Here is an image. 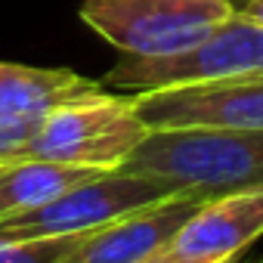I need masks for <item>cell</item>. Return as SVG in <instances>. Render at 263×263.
<instances>
[{
	"mask_svg": "<svg viewBox=\"0 0 263 263\" xmlns=\"http://www.w3.org/2000/svg\"><path fill=\"white\" fill-rule=\"evenodd\" d=\"M124 171L149 174L201 198L263 189V130L171 127L149 130Z\"/></svg>",
	"mask_w": 263,
	"mask_h": 263,
	"instance_id": "obj_1",
	"label": "cell"
},
{
	"mask_svg": "<svg viewBox=\"0 0 263 263\" xmlns=\"http://www.w3.org/2000/svg\"><path fill=\"white\" fill-rule=\"evenodd\" d=\"M146 137L149 127L137 115L134 96H115L102 87L47 111L19 155L118 171Z\"/></svg>",
	"mask_w": 263,
	"mask_h": 263,
	"instance_id": "obj_2",
	"label": "cell"
},
{
	"mask_svg": "<svg viewBox=\"0 0 263 263\" xmlns=\"http://www.w3.org/2000/svg\"><path fill=\"white\" fill-rule=\"evenodd\" d=\"M232 16L229 0H84L81 19L121 56H177Z\"/></svg>",
	"mask_w": 263,
	"mask_h": 263,
	"instance_id": "obj_3",
	"label": "cell"
},
{
	"mask_svg": "<svg viewBox=\"0 0 263 263\" xmlns=\"http://www.w3.org/2000/svg\"><path fill=\"white\" fill-rule=\"evenodd\" d=\"M183 195L167 180L134 174V171H102L68 192L56 195L53 201L0 223V241H34V238H62V235H84L111 220H121L149 204L167 201Z\"/></svg>",
	"mask_w": 263,
	"mask_h": 263,
	"instance_id": "obj_4",
	"label": "cell"
},
{
	"mask_svg": "<svg viewBox=\"0 0 263 263\" xmlns=\"http://www.w3.org/2000/svg\"><path fill=\"white\" fill-rule=\"evenodd\" d=\"M235 78H263V25H254L241 16H229L198 47L177 56H121V62L102 78V84L146 93L161 87Z\"/></svg>",
	"mask_w": 263,
	"mask_h": 263,
	"instance_id": "obj_5",
	"label": "cell"
},
{
	"mask_svg": "<svg viewBox=\"0 0 263 263\" xmlns=\"http://www.w3.org/2000/svg\"><path fill=\"white\" fill-rule=\"evenodd\" d=\"M137 115L149 130L229 127L263 130V78L204 81L134 93Z\"/></svg>",
	"mask_w": 263,
	"mask_h": 263,
	"instance_id": "obj_6",
	"label": "cell"
},
{
	"mask_svg": "<svg viewBox=\"0 0 263 263\" xmlns=\"http://www.w3.org/2000/svg\"><path fill=\"white\" fill-rule=\"evenodd\" d=\"M102 87V81L84 78L71 68L0 62V158H16L47 111Z\"/></svg>",
	"mask_w": 263,
	"mask_h": 263,
	"instance_id": "obj_7",
	"label": "cell"
},
{
	"mask_svg": "<svg viewBox=\"0 0 263 263\" xmlns=\"http://www.w3.org/2000/svg\"><path fill=\"white\" fill-rule=\"evenodd\" d=\"M263 235V189L208 198L164 245L183 263H235Z\"/></svg>",
	"mask_w": 263,
	"mask_h": 263,
	"instance_id": "obj_8",
	"label": "cell"
},
{
	"mask_svg": "<svg viewBox=\"0 0 263 263\" xmlns=\"http://www.w3.org/2000/svg\"><path fill=\"white\" fill-rule=\"evenodd\" d=\"M201 201L208 198L183 192L111 220L93 232H84L62 263H143L171 241V235L198 211Z\"/></svg>",
	"mask_w": 263,
	"mask_h": 263,
	"instance_id": "obj_9",
	"label": "cell"
},
{
	"mask_svg": "<svg viewBox=\"0 0 263 263\" xmlns=\"http://www.w3.org/2000/svg\"><path fill=\"white\" fill-rule=\"evenodd\" d=\"M96 174H102V171L31 158V155L0 158V223L53 201L56 195L68 192L71 186H78Z\"/></svg>",
	"mask_w": 263,
	"mask_h": 263,
	"instance_id": "obj_10",
	"label": "cell"
},
{
	"mask_svg": "<svg viewBox=\"0 0 263 263\" xmlns=\"http://www.w3.org/2000/svg\"><path fill=\"white\" fill-rule=\"evenodd\" d=\"M81 235L34 238V241H0V263H62Z\"/></svg>",
	"mask_w": 263,
	"mask_h": 263,
	"instance_id": "obj_11",
	"label": "cell"
},
{
	"mask_svg": "<svg viewBox=\"0 0 263 263\" xmlns=\"http://www.w3.org/2000/svg\"><path fill=\"white\" fill-rule=\"evenodd\" d=\"M232 16H241L254 25H263V0H229Z\"/></svg>",
	"mask_w": 263,
	"mask_h": 263,
	"instance_id": "obj_12",
	"label": "cell"
},
{
	"mask_svg": "<svg viewBox=\"0 0 263 263\" xmlns=\"http://www.w3.org/2000/svg\"><path fill=\"white\" fill-rule=\"evenodd\" d=\"M143 263H183V260H180V257H174V254H171L167 248H161L158 254H152V257H146Z\"/></svg>",
	"mask_w": 263,
	"mask_h": 263,
	"instance_id": "obj_13",
	"label": "cell"
},
{
	"mask_svg": "<svg viewBox=\"0 0 263 263\" xmlns=\"http://www.w3.org/2000/svg\"><path fill=\"white\" fill-rule=\"evenodd\" d=\"M254 263H263V257H260V260H254Z\"/></svg>",
	"mask_w": 263,
	"mask_h": 263,
	"instance_id": "obj_14",
	"label": "cell"
}]
</instances>
